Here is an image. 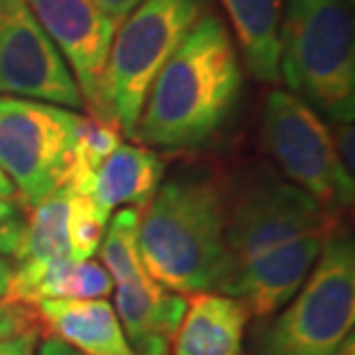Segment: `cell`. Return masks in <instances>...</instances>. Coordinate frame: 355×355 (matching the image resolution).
I'll use <instances>...</instances> for the list:
<instances>
[{
  "label": "cell",
  "instance_id": "1",
  "mask_svg": "<svg viewBox=\"0 0 355 355\" xmlns=\"http://www.w3.org/2000/svg\"><path fill=\"white\" fill-rule=\"evenodd\" d=\"M243 88L240 60L224 21L205 12L155 76L137 125L153 148L196 150L215 137Z\"/></svg>",
  "mask_w": 355,
  "mask_h": 355
},
{
  "label": "cell",
  "instance_id": "2",
  "mask_svg": "<svg viewBox=\"0 0 355 355\" xmlns=\"http://www.w3.org/2000/svg\"><path fill=\"white\" fill-rule=\"evenodd\" d=\"M226 184L187 171L162 182L141 210L139 254L146 272L175 293L217 291L226 263Z\"/></svg>",
  "mask_w": 355,
  "mask_h": 355
},
{
  "label": "cell",
  "instance_id": "3",
  "mask_svg": "<svg viewBox=\"0 0 355 355\" xmlns=\"http://www.w3.org/2000/svg\"><path fill=\"white\" fill-rule=\"evenodd\" d=\"M279 76L314 111L353 123L355 33L349 0H291L279 26Z\"/></svg>",
  "mask_w": 355,
  "mask_h": 355
},
{
  "label": "cell",
  "instance_id": "4",
  "mask_svg": "<svg viewBox=\"0 0 355 355\" xmlns=\"http://www.w3.org/2000/svg\"><path fill=\"white\" fill-rule=\"evenodd\" d=\"M208 7L210 0H141L113 33L95 116L111 120L123 134L137 139L155 76Z\"/></svg>",
  "mask_w": 355,
  "mask_h": 355
},
{
  "label": "cell",
  "instance_id": "5",
  "mask_svg": "<svg viewBox=\"0 0 355 355\" xmlns=\"http://www.w3.org/2000/svg\"><path fill=\"white\" fill-rule=\"evenodd\" d=\"M355 247L349 233L332 231L300 291L257 342V355H335L353 335Z\"/></svg>",
  "mask_w": 355,
  "mask_h": 355
},
{
  "label": "cell",
  "instance_id": "6",
  "mask_svg": "<svg viewBox=\"0 0 355 355\" xmlns=\"http://www.w3.org/2000/svg\"><path fill=\"white\" fill-rule=\"evenodd\" d=\"M335 224V217L282 173L252 168L236 187L226 189V277L272 247L330 231Z\"/></svg>",
  "mask_w": 355,
  "mask_h": 355
},
{
  "label": "cell",
  "instance_id": "7",
  "mask_svg": "<svg viewBox=\"0 0 355 355\" xmlns=\"http://www.w3.org/2000/svg\"><path fill=\"white\" fill-rule=\"evenodd\" d=\"M263 144L279 173L309 194L330 217L353 205V178L339 164L332 132L293 92L272 90L263 106Z\"/></svg>",
  "mask_w": 355,
  "mask_h": 355
},
{
  "label": "cell",
  "instance_id": "8",
  "mask_svg": "<svg viewBox=\"0 0 355 355\" xmlns=\"http://www.w3.org/2000/svg\"><path fill=\"white\" fill-rule=\"evenodd\" d=\"M79 113L37 99L0 97V171L19 205L35 208L65 180Z\"/></svg>",
  "mask_w": 355,
  "mask_h": 355
},
{
  "label": "cell",
  "instance_id": "9",
  "mask_svg": "<svg viewBox=\"0 0 355 355\" xmlns=\"http://www.w3.org/2000/svg\"><path fill=\"white\" fill-rule=\"evenodd\" d=\"M0 97L86 109L72 69L24 0H0Z\"/></svg>",
  "mask_w": 355,
  "mask_h": 355
},
{
  "label": "cell",
  "instance_id": "10",
  "mask_svg": "<svg viewBox=\"0 0 355 355\" xmlns=\"http://www.w3.org/2000/svg\"><path fill=\"white\" fill-rule=\"evenodd\" d=\"M37 24L58 46L81 90L83 106L97 113L99 81L118 24L92 0H24Z\"/></svg>",
  "mask_w": 355,
  "mask_h": 355
},
{
  "label": "cell",
  "instance_id": "11",
  "mask_svg": "<svg viewBox=\"0 0 355 355\" xmlns=\"http://www.w3.org/2000/svg\"><path fill=\"white\" fill-rule=\"evenodd\" d=\"M332 231L335 229L307 233L259 254L233 270L217 291L243 302L250 316L266 318L277 314L300 291Z\"/></svg>",
  "mask_w": 355,
  "mask_h": 355
},
{
  "label": "cell",
  "instance_id": "12",
  "mask_svg": "<svg viewBox=\"0 0 355 355\" xmlns=\"http://www.w3.org/2000/svg\"><path fill=\"white\" fill-rule=\"evenodd\" d=\"M113 309L134 355H171L187 297L162 286L146 272L118 284Z\"/></svg>",
  "mask_w": 355,
  "mask_h": 355
},
{
  "label": "cell",
  "instance_id": "13",
  "mask_svg": "<svg viewBox=\"0 0 355 355\" xmlns=\"http://www.w3.org/2000/svg\"><path fill=\"white\" fill-rule=\"evenodd\" d=\"M40 332L81 355H134L109 300H44L35 304Z\"/></svg>",
  "mask_w": 355,
  "mask_h": 355
},
{
  "label": "cell",
  "instance_id": "14",
  "mask_svg": "<svg viewBox=\"0 0 355 355\" xmlns=\"http://www.w3.org/2000/svg\"><path fill=\"white\" fill-rule=\"evenodd\" d=\"M250 311L219 291H201L187 300L171 355H245Z\"/></svg>",
  "mask_w": 355,
  "mask_h": 355
},
{
  "label": "cell",
  "instance_id": "15",
  "mask_svg": "<svg viewBox=\"0 0 355 355\" xmlns=\"http://www.w3.org/2000/svg\"><path fill=\"white\" fill-rule=\"evenodd\" d=\"M113 279L97 261H28L12 268L5 300L35 307L44 300H97L111 295Z\"/></svg>",
  "mask_w": 355,
  "mask_h": 355
},
{
  "label": "cell",
  "instance_id": "16",
  "mask_svg": "<svg viewBox=\"0 0 355 355\" xmlns=\"http://www.w3.org/2000/svg\"><path fill=\"white\" fill-rule=\"evenodd\" d=\"M164 178V159L153 148L120 144L92 182L90 198L104 217H111L116 208L144 210Z\"/></svg>",
  "mask_w": 355,
  "mask_h": 355
},
{
  "label": "cell",
  "instance_id": "17",
  "mask_svg": "<svg viewBox=\"0 0 355 355\" xmlns=\"http://www.w3.org/2000/svg\"><path fill=\"white\" fill-rule=\"evenodd\" d=\"M247 69L263 83L279 79V0H222Z\"/></svg>",
  "mask_w": 355,
  "mask_h": 355
},
{
  "label": "cell",
  "instance_id": "18",
  "mask_svg": "<svg viewBox=\"0 0 355 355\" xmlns=\"http://www.w3.org/2000/svg\"><path fill=\"white\" fill-rule=\"evenodd\" d=\"M74 194L67 189L53 191L44 201L31 208L26 217V231L17 252V263L28 261L72 259L69 250V219H72Z\"/></svg>",
  "mask_w": 355,
  "mask_h": 355
},
{
  "label": "cell",
  "instance_id": "19",
  "mask_svg": "<svg viewBox=\"0 0 355 355\" xmlns=\"http://www.w3.org/2000/svg\"><path fill=\"white\" fill-rule=\"evenodd\" d=\"M120 134L123 132L118 130V125H113L111 120H106L102 116H95V113L79 116L72 159H69L65 180H62L60 189H67L72 194L90 196L92 182H95L99 166L123 144Z\"/></svg>",
  "mask_w": 355,
  "mask_h": 355
},
{
  "label": "cell",
  "instance_id": "20",
  "mask_svg": "<svg viewBox=\"0 0 355 355\" xmlns=\"http://www.w3.org/2000/svg\"><path fill=\"white\" fill-rule=\"evenodd\" d=\"M139 208H120L106 222L104 238L97 252L113 284H125L146 275L144 261L139 254Z\"/></svg>",
  "mask_w": 355,
  "mask_h": 355
},
{
  "label": "cell",
  "instance_id": "21",
  "mask_svg": "<svg viewBox=\"0 0 355 355\" xmlns=\"http://www.w3.org/2000/svg\"><path fill=\"white\" fill-rule=\"evenodd\" d=\"M109 217H104L92 203L90 196L74 194L72 219H69V250L72 259L88 261L97 254L99 243L104 238V229Z\"/></svg>",
  "mask_w": 355,
  "mask_h": 355
},
{
  "label": "cell",
  "instance_id": "22",
  "mask_svg": "<svg viewBox=\"0 0 355 355\" xmlns=\"http://www.w3.org/2000/svg\"><path fill=\"white\" fill-rule=\"evenodd\" d=\"M26 231L24 208L17 201L0 198V259L17 257Z\"/></svg>",
  "mask_w": 355,
  "mask_h": 355
},
{
  "label": "cell",
  "instance_id": "23",
  "mask_svg": "<svg viewBox=\"0 0 355 355\" xmlns=\"http://www.w3.org/2000/svg\"><path fill=\"white\" fill-rule=\"evenodd\" d=\"M28 330H37V318H35V309L28 304L12 302V300H0V339L21 335Z\"/></svg>",
  "mask_w": 355,
  "mask_h": 355
},
{
  "label": "cell",
  "instance_id": "24",
  "mask_svg": "<svg viewBox=\"0 0 355 355\" xmlns=\"http://www.w3.org/2000/svg\"><path fill=\"white\" fill-rule=\"evenodd\" d=\"M353 123L349 125H337L335 134H332V144H335V153L339 164L344 166V171L349 173L351 178L355 175V155H353Z\"/></svg>",
  "mask_w": 355,
  "mask_h": 355
},
{
  "label": "cell",
  "instance_id": "25",
  "mask_svg": "<svg viewBox=\"0 0 355 355\" xmlns=\"http://www.w3.org/2000/svg\"><path fill=\"white\" fill-rule=\"evenodd\" d=\"M37 330H28L21 335L0 339V355H35L37 351Z\"/></svg>",
  "mask_w": 355,
  "mask_h": 355
},
{
  "label": "cell",
  "instance_id": "26",
  "mask_svg": "<svg viewBox=\"0 0 355 355\" xmlns=\"http://www.w3.org/2000/svg\"><path fill=\"white\" fill-rule=\"evenodd\" d=\"M92 3L97 5V10H102L106 17L118 24V21H123L127 14L141 3V0H92Z\"/></svg>",
  "mask_w": 355,
  "mask_h": 355
},
{
  "label": "cell",
  "instance_id": "27",
  "mask_svg": "<svg viewBox=\"0 0 355 355\" xmlns=\"http://www.w3.org/2000/svg\"><path fill=\"white\" fill-rule=\"evenodd\" d=\"M35 355H81L76 353L74 349H69L67 344H62L60 339H53V337H46L44 342L37 346Z\"/></svg>",
  "mask_w": 355,
  "mask_h": 355
},
{
  "label": "cell",
  "instance_id": "28",
  "mask_svg": "<svg viewBox=\"0 0 355 355\" xmlns=\"http://www.w3.org/2000/svg\"><path fill=\"white\" fill-rule=\"evenodd\" d=\"M10 279H12V266L5 259H0V297H5Z\"/></svg>",
  "mask_w": 355,
  "mask_h": 355
},
{
  "label": "cell",
  "instance_id": "29",
  "mask_svg": "<svg viewBox=\"0 0 355 355\" xmlns=\"http://www.w3.org/2000/svg\"><path fill=\"white\" fill-rule=\"evenodd\" d=\"M0 198H10V201H17V191H14L12 182L7 180V175L0 171Z\"/></svg>",
  "mask_w": 355,
  "mask_h": 355
},
{
  "label": "cell",
  "instance_id": "30",
  "mask_svg": "<svg viewBox=\"0 0 355 355\" xmlns=\"http://www.w3.org/2000/svg\"><path fill=\"white\" fill-rule=\"evenodd\" d=\"M335 355H355V337L353 335H349L342 342V346L335 351Z\"/></svg>",
  "mask_w": 355,
  "mask_h": 355
}]
</instances>
